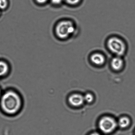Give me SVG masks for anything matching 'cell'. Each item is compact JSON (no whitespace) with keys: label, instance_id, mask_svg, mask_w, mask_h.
Instances as JSON below:
<instances>
[{"label":"cell","instance_id":"6da1fadb","mask_svg":"<svg viewBox=\"0 0 135 135\" xmlns=\"http://www.w3.org/2000/svg\"><path fill=\"white\" fill-rule=\"evenodd\" d=\"M23 105L22 95L15 89L6 90L0 98V108L6 116L12 117L17 115L22 111Z\"/></svg>","mask_w":135,"mask_h":135},{"label":"cell","instance_id":"7a4b0ae2","mask_svg":"<svg viewBox=\"0 0 135 135\" xmlns=\"http://www.w3.org/2000/svg\"><path fill=\"white\" fill-rule=\"evenodd\" d=\"M75 28L70 21L63 20L59 22L55 28L56 35L61 39L66 38L74 32Z\"/></svg>","mask_w":135,"mask_h":135},{"label":"cell","instance_id":"3957f363","mask_svg":"<svg viewBox=\"0 0 135 135\" xmlns=\"http://www.w3.org/2000/svg\"><path fill=\"white\" fill-rule=\"evenodd\" d=\"M109 49L112 53L118 56L123 55L126 51L125 43L121 39L116 37H112L109 39L107 43Z\"/></svg>","mask_w":135,"mask_h":135},{"label":"cell","instance_id":"277c9868","mask_svg":"<svg viewBox=\"0 0 135 135\" xmlns=\"http://www.w3.org/2000/svg\"><path fill=\"white\" fill-rule=\"evenodd\" d=\"M117 122L113 118L105 116L102 118L99 123L100 131L105 133H111L116 129Z\"/></svg>","mask_w":135,"mask_h":135},{"label":"cell","instance_id":"5b68a950","mask_svg":"<svg viewBox=\"0 0 135 135\" xmlns=\"http://www.w3.org/2000/svg\"><path fill=\"white\" fill-rule=\"evenodd\" d=\"M69 104L74 107H79L83 104L84 97L79 94H74L69 96L68 99Z\"/></svg>","mask_w":135,"mask_h":135},{"label":"cell","instance_id":"8992f818","mask_svg":"<svg viewBox=\"0 0 135 135\" xmlns=\"http://www.w3.org/2000/svg\"><path fill=\"white\" fill-rule=\"evenodd\" d=\"M10 72V67L6 61H0V78L8 76Z\"/></svg>","mask_w":135,"mask_h":135},{"label":"cell","instance_id":"52a82bcc","mask_svg":"<svg viewBox=\"0 0 135 135\" xmlns=\"http://www.w3.org/2000/svg\"><path fill=\"white\" fill-rule=\"evenodd\" d=\"M91 61L97 65H101L104 63L105 59L103 55L100 53H95L91 57Z\"/></svg>","mask_w":135,"mask_h":135},{"label":"cell","instance_id":"ba28073f","mask_svg":"<svg viewBox=\"0 0 135 135\" xmlns=\"http://www.w3.org/2000/svg\"><path fill=\"white\" fill-rule=\"evenodd\" d=\"M111 66L115 70L121 69L123 65V61L120 56H117L112 59L111 62Z\"/></svg>","mask_w":135,"mask_h":135},{"label":"cell","instance_id":"9c48e42d","mask_svg":"<svg viewBox=\"0 0 135 135\" xmlns=\"http://www.w3.org/2000/svg\"><path fill=\"white\" fill-rule=\"evenodd\" d=\"M130 123L129 118L127 117H123L120 118L117 122L118 125L120 128H126L129 125Z\"/></svg>","mask_w":135,"mask_h":135},{"label":"cell","instance_id":"30bf717a","mask_svg":"<svg viewBox=\"0 0 135 135\" xmlns=\"http://www.w3.org/2000/svg\"><path fill=\"white\" fill-rule=\"evenodd\" d=\"M84 97V101L88 103H91L93 100L94 97L90 93L86 94Z\"/></svg>","mask_w":135,"mask_h":135},{"label":"cell","instance_id":"8fae6325","mask_svg":"<svg viewBox=\"0 0 135 135\" xmlns=\"http://www.w3.org/2000/svg\"><path fill=\"white\" fill-rule=\"evenodd\" d=\"M8 4L7 0H0V9H5L8 6Z\"/></svg>","mask_w":135,"mask_h":135},{"label":"cell","instance_id":"7c38bea8","mask_svg":"<svg viewBox=\"0 0 135 135\" xmlns=\"http://www.w3.org/2000/svg\"><path fill=\"white\" fill-rule=\"evenodd\" d=\"M63 1L69 4L74 5L78 4L80 0H63Z\"/></svg>","mask_w":135,"mask_h":135},{"label":"cell","instance_id":"4fadbf2b","mask_svg":"<svg viewBox=\"0 0 135 135\" xmlns=\"http://www.w3.org/2000/svg\"><path fill=\"white\" fill-rule=\"evenodd\" d=\"M63 0H51L52 3L55 5H59L61 4Z\"/></svg>","mask_w":135,"mask_h":135},{"label":"cell","instance_id":"5bb4252c","mask_svg":"<svg viewBox=\"0 0 135 135\" xmlns=\"http://www.w3.org/2000/svg\"><path fill=\"white\" fill-rule=\"evenodd\" d=\"M37 2L40 4H43L45 3L48 0H36Z\"/></svg>","mask_w":135,"mask_h":135},{"label":"cell","instance_id":"9a60e30c","mask_svg":"<svg viewBox=\"0 0 135 135\" xmlns=\"http://www.w3.org/2000/svg\"><path fill=\"white\" fill-rule=\"evenodd\" d=\"M90 135H100V134L98 132H94L93 133L91 134Z\"/></svg>","mask_w":135,"mask_h":135},{"label":"cell","instance_id":"2e32d148","mask_svg":"<svg viewBox=\"0 0 135 135\" xmlns=\"http://www.w3.org/2000/svg\"><path fill=\"white\" fill-rule=\"evenodd\" d=\"M2 93H3V92H2V90H1V89L0 88V98H1V95H2Z\"/></svg>","mask_w":135,"mask_h":135}]
</instances>
